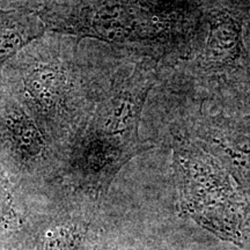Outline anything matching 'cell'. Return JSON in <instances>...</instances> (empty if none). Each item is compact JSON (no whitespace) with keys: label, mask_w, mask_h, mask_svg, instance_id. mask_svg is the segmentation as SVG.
Masks as SVG:
<instances>
[{"label":"cell","mask_w":250,"mask_h":250,"mask_svg":"<svg viewBox=\"0 0 250 250\" xmlns=\"http://www.w3.org/2000/svg\"><path fill=\"white\" fill-rule=\"evenodd\" d=\"M77 51L76 37L44 34L0 71V85L22 103L46 138L66 156L85 129L95 102Z\"/></svg>","instance_id":"1"},{"label":"cell","mask_w":250,"mask_h":250,"mask_svg":"<svg viewBox=\"0 0 250 250\" xmlns=\"http://www.w3.org/2000/svg\"><path fill=\"white\" fill-rule=\"evenodd\" d=\"M155 79L156 62L145 58L98 93L85 129L66 156L73 182L95 198L107 191L125 164L152 147L140 138L139 122Z\"/></svg>","instance_id":"2"},{"label":"cell","mask_w":250,"mask_h":250,"mask_svg":"<svg viewBox=\"0 0 250 250\" xmlns=\"http://www.w3.org/2000/svg\"><path fill=\"white\" fill-rule=\"evenodd\" d=\"M205 147L250 195V117L213 118L201 136Z\"/></svg>","instance_id":"5"},{"label":"cell","mask_w":250,"mask_h":250,"mask_svg":"<svg viewBox=\"0 0 250 250\" xmlns=\"http://www.w3.org/2000/svg\"><path fill=\"white\" fill-rule=\"evenodd\" d=\"M2 87V86H1ZM51 142L12 93L0 89V160L24 166L44 155Z\"/></svg>","instance_id":"4"},{"label":"cell","mask_w":250,"mask_h":250,"mask_svg":"<svg viewBox=\"0 0 250 250\" xmlns=\"http://www.w3.org/2000/svg\"><path fill=\"white\" fill-rule=\"evenodd\" d=\"M45 24L31 18L0 12V71L21 50L45 34Z\"/></svg>","instance_id":"6"},{"label":"cell","mask_w":250,"mask_h":250,"mask_svg":"<svg viewBox=\"0 0 250 250\" xmlns=\"http://www.w3.org/2000/svg\"><path fill=\"white\" fill-rule=\"evenodd\" d=\"M19 223L14 189L4 165L0 162V232L15 228Z\"/></svg>","instance_id":"7"},{"label":"cell","mask_w":250,"mask_h":250,"mask_svg":"<svg viewBox=\"0 0 250 250\" xmlns=\"http://www.w3.org/2000/svg\"><path fill=\"white\" fill-rule=\"evenodd\" d=\"M175 158L183 208L215 235L241 245L248 205L234 190L227 170L195 147L177 148Z\"/></svg>","instance_id":"3"}]
</instances>
